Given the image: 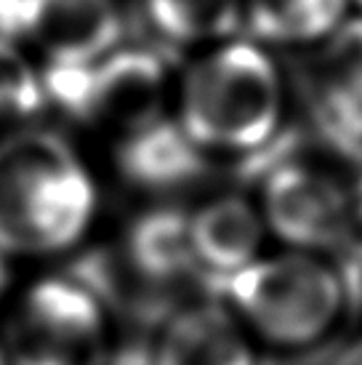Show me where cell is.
Instances as JSON below:
<instances>
[{"label": "cell", "instance_id": "cell-2", "mask_svg": "<svg viewBox=\"0 0 362 365\" xmlns=\"http://www.w3.org/2000/svg\"><path fill=\"white\" fill-rule=\"evenodd\" d=\"M171 112L205 155H253L280 131L285 86L262 43L229 38L184 67Z\"/></svg>", "mask_w": 362, "mask_h": 365}, {"label": "cell", "instance_id": "cell-13", "mask_svg": "<svg viewBox=\"0 0 362 365\" xmlns=\"http://www.w3.org/2000/svg\"><path fill=\"white\" fill-rule=\"evenodd\" d=\"M352 0H245L253 35L272 46L325 43L346 21Z\"/></svg>", "mask_w": 362, "mask_h": 365}, {"label": "cell", "instance_id": "cell-3", "mask_svg": "<svg viewBox=\"0 0 362 365\" xmlns=\"http://www.w3.org/2000/svg\"><path fill=\"white\" fill-rule=\"evenodd\" d=\"M224 304L262 349L280 355L312 352L343 323L346 280L312 251L259 256L219 283Z\"/></svg>", "mask_w": 362, "mask_h": 365}, {"label": "cell", "instance_id": "cell-10", "mask_svg": "<svg viewBox=\"0 0 362 365\" xmlns=\"http://www.w3.org/2000/svg\"><path fill=\"white\" fill-rule=\"evenodd\" d=\"M187 222L197 269L219 283L262 256L267 224L259 205L242 195L211 197L187 213Z\"/></svg>", "mask_w": 362, "mask_h": 365}, {"label": "cell", "instance_id": "cell-1", "mask_svg": "<svg viewBox=\"0 0 362 365\" xmlns=\"http://www.w3.org/2000/svg\"><path fill=\"white\" fill-rule=\"evenodd\" d=\"M99 211V179L67 136L32 123L0 128V256L51 262L72 254Z\"/></svg>", "mask_w": 362, "mask_h": 365}, {"label": "cell", "instance_id": "cell-6", "mask_svg": "<svg viewBox=\"0 0 362 365\" xmlns=\"http://www.w3.org/2000/svg\"><path fill=\"white\" fill-rule=\"evenodd\" d=\"M259 211L282 243L312 254L338 245L354 224L352 190L309 163H277L264 173Z\"/></svg>", "mask_w": 362, "mask_h": 365}, {"label": "cell", "instance_id": "cell-19", "mask_svg": "<svg viewBox=\"0 0 362 365\" xmlns=\"http://www.w3.org/2000/svg\"><path fill=\"white\" fill-rule=\"evenodd\" d=\"M354 365H362V360H357V363H354Z\"/></svg>", "mask_w": 362, "mask_h": 365}, {"label": "cell", "instance_id": "cell-12", "mask_svg": "<svg viewBox=\"0 0 362 365\" xmlns=\"http://www.w3.org/2000/svg\"><path fill=\"white\" fill-rule=\"evenodd\" d=\"M125 269L147 288H173L200 272L190 243L187 213L176 208H147L125 224L120 237Z\"/></svg>", "mask_w": 362, "mask_h": 365}, {"label": "cell", "instance_id": "cell-15", "mask_svg": "<svg viewBox=\"0 0 362 365\" xmlns=\"http://www.w3.org/2000/svg\"><path fill=\"white\" fill-rule=\"evenodd\" d=\"M46 72L16 38L0 35V128L30 123L46 104Z\"/></svg>", "mask_w": 362, "mask_h": 365}, {"label": "cell", "instance_id": "cell-7", "mask_svg": "<svg viewBox=\"0 0 362 365\" xmlns=\"http://www.w3.org/2000/svg\"><path fill=\"white\" fill-rule=\"evenodd\" d=\"M19 43L46 70H83L120 46L118 0H24Z\"/></svg>", "mask_w": 362, "mask_h": 365}, {"label": "cell", "instance_id": "cell-5", "mask_svg": "<svg viewBox=\"0 0 362 365\" xmlns=\"http://www.w3.org/2000/svg\"><path fill=\"white\" fill-rule=\"evenodd\" d=\"M70 83L64 104L107 139L171 115L173 83L155 53L144 48H115L83 70H48Z\"/></svg>", "mask_w": 362, "mask_h": 365}, {"label": "cell", "instance_id": "cell-4", "mask_svg": "<svg viewBox=\"0 0 362 365\" xmlns=\"http://www.w3.org/2000/svg\"><path fill=\"white\" fill-rule=\"evenodd\" d=\"M3 365H110L112 317L88 283L35 274L0 304Z\"/></svg>", "mask_w": 362, "mask_h": 365}, {"label": "cell", "instance_id": "cell-11", "mask_svg": "<svg viewBox=\"0 0 362 365\" xmlns=\"http://www.w3.org/2000/svg\"><path fill=\"white\" fill-rule=\"evenodd\" d=\"M314 96L333 139L343 147H362V16L346 19L322 43Z\"/></svg>", "mask_w": 362, "mask_h": 365}, {"label": "cell", "instance_id": "cell-9", "mask_svg": "<svg viewBox=\"0 0 362 365\" xmlns=\"http://www.w3.org/2000/svg\"><path fill=\"white\" fill-rule=\"evenodd\" d=\"M110 147L118 176L128 187L150 195L176 192L192 184L208 158L184 133L173 112L112 139Z\"/></svg>", "mask_w": 362, "mask_h": 365}, {"label": "cell", "instance_id": "cell-14", "mask_svg": "<svg viewBox=\"0 0 362 365\" xmlns=\"http://www.w3.org/2000/svg\"><path fill=\"white\" fill-rule=\"evenodd\" d=\"M155 32L173 46L208 48L232 38L245 19V0H144Z\"/></svg>", "mask_w": 362, "mask_h": 365}, {"label": "cell", "instance_id": "cell-17", "mask_svg": "<svg viewBox=\"0 0 362 365\" xmlns=\"http://www.w3.org/2000/svg\"><path fill=\"white\" fill-rule=\"evenodd\" d=\"M352 211H354V222L362 224V173L352 190Z\"/></svg>", "mask_w": 362, "mask_h": 365}, {"label": "cell", "instance_id": "cell-18", "mask_svg": "<svg viewBox=\"0 0 362 365\" xmlns=\"http://www.w3.org/2000/svg\"><path fill=\"white\" fill-rule=\"evenodd\" d=\"M352 3H357V6H360V9H362V0H352Z\"/></svg>", "mask_w": 362, "mask_h": 365}, {"label": "cell", "instance_id": "cell-8", "mask_svg": "<svg viewBox=\"0 0 362 365\" xmlns=\"http://www.w3.org/2000/svg\"><path fill=\"white\" fill-rule=\"evenodd\" d=\"M147 365H262V346L222 299H197L162 320Z\"/></svg>", "mask_w": 362, "mask_h": 365}, {"label": "cell", "instance_id": "cell-16", "mask_svg": "<svg viewBox=\"0 0 362 365\" xmlns=\"http://www.w3.org/2000/svg\"><path fill=\"white\" fill-rule=\"evenodd\" d=\"M9 259L6 256H0V304L6 302V296L11 294V288H14V280H11V267H9Z\"/></svg>", "mask_w": 362, "mask_h": 365}, {"label": "cell", "instance_id": "cell-20", "mask_svg": "<svg viewBox=\"0 0 362 365\" xmlns=\"http://www.w3.org/2000/svg\"><path fill=\"white\" fill-rule=\"evenodd\" d=\"M110 365H123V363H110Z\"/></svg>", "mask_w": 362, "mask_h": 365}]
</instances>
